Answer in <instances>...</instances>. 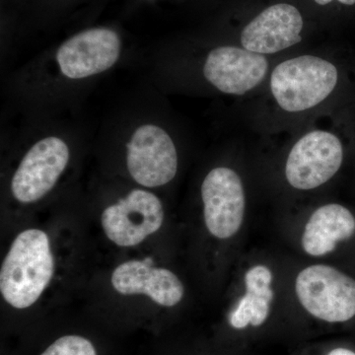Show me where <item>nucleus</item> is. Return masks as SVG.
<instances>
[{
	"label": "nucleus",
	"instance_id": "6",
	"mask_svg": "<svg viewBox=\"0 0 355 355\" xmlns=\"http://www.w3.org/2000/svg\"><path fill=\"white\" fill-rule=\"evenodd\" d=\"M127 148L128 172L142 187L164 186L176 176V146L170 135L158 125H144L137 128Z\"/></svg>",
	"mask_w": 355,
	"mask_h": 355
},
{
	"label": "nucleus",
	"instance_id": "10",
	"mask_svg": "<svg viewBox=\"0 0 355 355\" xmlns=\"http://www.w3.org/2000/svg\"><path fill=\"white\" fill-rule=\"evenodd\" d=\"M268 62L261 53L236 46H220L207 55L203 74L225 94L243 95L263 83Z\"/></svg>",
	"mask_w": 355,
	"mask_h": 355
},
{
	"label": "nucleus",
	"instance_id": "4",
	"mask_svg": "<svg viewBox=\"0 0 355 355\" xmlns=\"http://www.w3.org/2000/svg\"><path fill=\"white\" fill-rule=\"evenodd\" d=\"M343 159L342 142L335 135L324 130L307 133L294 144L287 158V182L297 190H314L335 176Z\"/></svg>",
	"mask_w": 355,
	"mask_h": 355
},
{
	"label": "nucleus",
	"instance_id": "17",
	"mask_svg": "<svg viewBox=\"0 0 355 355\" xmlns=\"http://www.w3.org/2000/svg\"><path fill=\"white\" fill-rule=\"evenodd\" d=\"M333 0H315L316 3L319 6H326V4L330 3ZM340 3L345 4V6H354L355 0H338Z\"/></svg>",
	"mask_w": 355,
	"mask_h": 355
},
{
	"label": "nucleus",
	"instance_id": "15",
	"mask_svg": "<svg viewBox=\"0 0 355 355\" xmlns=\"http://www.w3.org/2000/svg\"><path fill=\"white\" fill-rule=\"evenodd\" d=\"M41 355H97V352L87 338L79 336H64L51 343Z\"/></svg>",
	"mask_w": 355,
	"mask_h": 355
},
{
	"label": "nucleus",
	"instance_id": "1",
	"mask_svg": "<svg viewBox=\"0 0 355 355\" xmlns=\"http://www.w3.org/2000/svg\"><path fill=\"white\" fill-rule=\"evenodd\" d=\"M55 272L50 240L44 231L28 229L14 240L0 270V291L16 309L31 307Z\"/></svg>",
	"mask_w": 355,
	"mask_h": 355
},
{
	"label": "nucleus",
	"instance_id": "12",
	"mask_svg": "<svg viewBox=\"0 0 355 355\" xmlns=\"http://www.w3.org/2000/svg\"><path fill=\"white\" fill-rule=\"evenodd\" d=\"M151 259L128 261L114 268L112 284L123 295H146L158 305L173 307L181 302L184 288L167 268H153Z\"/></svg>",
	"mask_w": 355,
	"mask_h": 355
},
{
	"label": "nucleus",
	"instance_id": "9",
	"mask_svg": "<svg viewBox=\"0 0 355 355\" xmlns=\"http://www.w3.org/2000/svg\"><path fill=\"white\" fill-rule=\"evenodd\" d=\"M121 49V39L116 32L108 28H93L65 41L58 50L57 62L67 78H87L114 67Z\"/></svg>",
	"mask_w": 355,
	"mask_h": 355
},
{
	"label": "nucleus",
	"instance_id": "13",
	"mask_svg": "<svg viewBox=\"0 0 355 355\" xmlns=\"http://www.w3.org/2000/svg\"><path fill=\"white\" fill-rule=\"evenodd\" d=\"M272 272L268 266L259 265L245 275L246 294L228 317L233 331H259L268 324L275 293L272 288Z\"/></svg>",
	"mask_w": 355,
	"mask_h": 355
},
{
	"label": "nucleus",
	"instance_id": "2",
	"mask_svg": "<svg viewBox=\"0 0 355 355\" xmlns=\"http://www.w3.org/2000/svg\"><path fill=\"white\" fill-rule=\"evenodd\" d=\"M336 83L338 70L331 62L314 55H301L275 67L270 89L280 108L295 113L323 102Z\"/></svg>",
	"mask_w": 355,
	"mask_h": 355
},
{
	"label": "nucleus",
	"instance_id": "11",
	"mask_svg": "<svg viewBox=\"0 0 355 355\" xmlns=\"http://www.w3.org/2000/svg\"><path fill=\"white\" fill-rule=\"evenodd\" d=\"M303 18L296 7L279 3L270 6L244 28V49L261 55L279 53L300 43Z\"/></svg>",
	"mask_w": 355,
	"mask_h": 355
},
{
	"label": "nucleus",
	"instance_id": "7",
	"mask_svg": "<svg viewBox=\"0 0 355 355\" xmlns=\"http://www.w3.org/2000/svg\"><path fill=\"white\" fill-rule=\"evenodd\" d=\"M202 198L205 225L210 234L218 239L237 234L246 207L239 175L230 168H214L203 180Z\"/></svg>",
	"mask_w": 355,
	"mask_h": 355
},
{
	"label": "nucleus",
	"instance_id": "5",
	"mask_svg": "<svg viewBox=\"0 0 355 355\" xmlns=\"http://www.w3.org/2000/svg\"><path fill=\"white\" fill-rule=\"evenodd\" d=\"M164 220L162 202L150 191L133 190L103 211L107 237L120 247H132L157 232Z\"/></svg>",
	"mask_w": 355,
	"mask_h": 355
},
{
	"label": "nucleus",
	"instance_id": "8",
	"mask_svg": "<svg viewBox=\"0 0 355 355\" xmlns=\"http://www.w3.org/2000/svg\"><path fill=\"white\" fill-rule=\"evenodd\" d=\"M69 148L64 140L49 137L39 140L25 154L11 182L18 202H37L50 193L69 164Z\"/></svg>",
	"mask_w": 355,
	"mask_h": 355
},
{
	"label": "nucleus",
	"instance_id": "3",
	"mask_svg": "<svg viewBox=\"0 0 355 355\" xmlns=\"http://www.w3.org/2000/svg\"><path fill=\"white\" fill-rule=\"evenodd\" d=\"M296 295L307 314L322 324H343L355 317V280L327 265L303 268Z\"/></svg>",
	"mask_w": 355,
	"mask_h": 355
},
{
	"label": "nucleus",
	"instance_id": "16",
	"mask_svg": "<svg viewBox=\"0 0 355 355\" xmlns=\"http://www.w3.org/2000/svg\"><path fill=\"white\" fill-rule=\"evenodd\" d=\"M317 355H355V350L349 349V347L338 345V347H330L326 352H320Z\"/></svg>",
	"mask_w": 355,
	"mask_h": 355
},
{
	"label": "nucleus",
	"instance_id": "14",
	"mask_svg": "<svg viewBox=\"0 0 355 355\" xmlns=\"http://www.w3.org/2000/svg\"><path fill=\"white\" fill-rule=\"evenodd\" d=\"M354 233L355 218L352 212L338 203H330L313 212L306 223L301 243L306 254L323 257Z\"/></svg>",
	"mask_w": 355,
	"mask_h": 355
}]
</instances>
